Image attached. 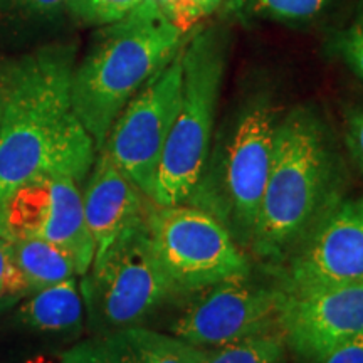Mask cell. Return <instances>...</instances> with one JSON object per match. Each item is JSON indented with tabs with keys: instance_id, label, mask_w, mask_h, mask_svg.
<instances>
[{
	"instance_id": "cell-18",
	"label": "cell",
	"mask_w": 363,
	"mask_h": 363,
	"mask_svg": "<svg viewBox=\"0 0 363 363\" xmlns=\"http://www.w3.org/2000/svg\"><path fill=\"white\" fill-rule=\"evenodd\" d=\"M66 11V0H0V38L29 35L56 24Z\"/></svg>"
},
{
	"instance_id": "cell-13",
	"label": "cell",
	"mask_w": 363,
	"mask_h": 363,
	"mask_svg": "<svg viewBox=\"0 0 363 363\" xmlns=\"http://www.w3.org/2000/svg\"><path fill=\"white\" fill-rule=\"evenodd\" d=\"M48 220L40 239L49 240L69 254L76 272L83 276L94 259V242L84 219L81 184L67 177L49 179Z\"/></svg>"
},
{
	"instance_id": "cell-22",
	"label": "cell",
	"mask_w": 363,
	"mask_h": 363,
	"mask_svg": "<svg viewBox=\"0 0 363 363\" xmlns=\"http://www.w3.org/2000/svg\"><path fill=\"white\" fill-rule=\"evenodd\" d=\"M33 293L13 261L9 240L0 235V313L19 305Z\"/></svg>"
},
{
	"instance_id": "cell-2",
	"label": "cell",
	"mask_w": 363,
	"mask_h": 363,
	"mask_svg": "<svg viewBox=\"0 0 363 363\" xmlns=\"http://www.w3.org/2000/svg\"><path fill=\"white\" fill-rule=\"evenodd\" d=\"M343 167L328 126L313 106L279 118L251 252L279 264L342 201Z\"/></svg>"
},
{
	"instance_id": "cell-4",
	"label": "cell",
	"mask_w": 363,
	"mask_h": 363,
	"mask_svg": "<svg viewBox=\"0 0 363 363\" xmlns=\"http://www.w3.org/2000/svg\"><path fill=\"white\" fill-rule=\"evenodd\" d=\"M229 51V33L219 26L199 30L185 44L180 104L158 163L155 206L189 202L207 169Z\"/></svg>"
},
{
	"instance_id": "cell-5",
	"label": "cell",
	"mask_w": 363,
	"mask_h": 363,
	"mask_svg": "<svg viewBox=\"0 0 363 363\" xmlns=\"http://www.w3.org/2000/svg\"><path fill=\"white\" fill-rule=\"evenodd\" d=\"M278 111L271 98L254 96L212 148L207 169L189 199L211 212L242 247L249 249L274 150Z\"/></svg>"
},
{
	"instance_id": "cell-26",
	"label": "cell",
	"mask_w": 363,
	"mask_h": 363,
	"mask_svg": "<svg viewBox=\"0 0 363 363\" xmlns=\"http://www.w3.org/2000/svg\"><path fill=\"white\" fill-rule=\"evenodd\" d=\"M7 67H9V61L0 57V118H2V111H4V101H6Z\"/></svg>"
},
{
	"instance_id": "cell-15",
	"label": "cell",
	"mask_w": 363,
	"mask_h": 363,
	"mask_svg": "<svg viewBox=\"0 0 363 363\" xmlns=\"http://www.w3.org/2000/svg\"><path fill=\"white\" fill-rule=\"evenodd\" d=\"M9 247L30 291L78 276L69 254L49 240L40 238L12 239L9 240Z\"/></svg>"
},
{
	"instance_id": "cell-20",
	"label": "cell",
	"mask_w": 363,
	"mask_h": 363,
	"mask_svg": "<svg viewBox=\"0 0 363 363\" xmlns=\"http://www.w3.org/2000/svg\"><path fill=\"white\" fill-rule=\"evenodd\" d=\"M61 363H131V353L125 333L121 331L99 335L76 345L62 355Z\"/></svg>"
},
{
	"instance_id": "cell-1",
	"label": "cell",
	"mask_w": 363,
	"mask_h": 363,
	"mask_svg": "<svg viewBox=\"0 0 363 363\" xmlns=\"http://www.w3.org/2000/svg\"><path fill=\"white\" fill-rule=\"evenodd\" d=\"M76 45L56 43L9 61L0 118V211L13 190L67 177L83 184L98 150L72 108Z\"/></svg>"
},
{
	"instance_id": "cell-23",
	"label": "cell",
	"mask_w": 363,
	"mask_h": 363,
	"mask_svg": "<svg viewBox=\"0 0 363 363\" xmlns=\"http://www.w3.org/2000/svg\"><path fill=\"white\" fill-rule=\"evenodd\" d=\"M335 44L342 61L363 83V13L340 33Z\"/></svg>"
},
{
	"instance_id": "cell-14",
	"label": "cell",
	"mask_w": 363,
	"mask_h": 363,
	"mask_svg": "<svg viewBox=\"0 0 363 363\" xmlns=\"http://www.w3.org/2000/svg\"><path fill=\"white\" fill-rule=\"evenodd\" d=\"M84 303L74 278L33 291L19 303L17 320L38 333H72L83 325Z\"/></svg>"
},
{
	"instance_id": "cell-11",
	"label": "cell",
	"mask_w": 363,
	"mask_h": 363,
	"mask_svg": "<svg viewBox=\"0 0 363 363\" xmlns=\"http://www.w3.org/2000/svg\"><path fill=\"white\" fill-rule=\"evenodd\" d=\"M278 325L286 347L306 363H321L363 331V283L286 294Z\"/></svg>"
},
{
	"instance_id": "cell-8",
	"label": "cell",
	"mask_w": 363,
	"mask_h": 363,
	"mask_svg": "<svg viewBox=\"0 0 363 363\" xmlns=\"http://www.w3.org/2000/svg\"><path fill=\"white\" fill-rule=\"evenodd\" d=\"M182 52L184 49L130 99L98 150L106 153L150 201L163 147L179 111L184 76Z\"/></svg>"
},
{
	"instance_id": "cell-6",
	"label": "cell",
	"mask_w": 363,
	"mask_h": 363,
	"mask_svg": "<svg viewBox=\"0 0 363 363\" xmlns=\"http://www.w3.org/2000/svg\"><path fill=\"white\" fill-rule=\"evenodd\" d=\"M79 289L98 337L142 326L158 308L182 294L158 259L147 220L131 225L94 256L81 276Z\"/></svg>"
},
{
	"instance_id": "cell-24",
	"label": "cell",
	"mask_w": 363,
	"mask_h": 363,
	"mask_svg": "<svg viewBox=\"0 0 363 363\" xmlns=\"http://www.w3.org/2000/svg\"><path fill=\"white\" fill-rule=\"evenodd\" d=\"M343 142L348 155L363 175V104H352L345 110Z\"/></svg>"
},
{
	"instance_id": "cell-3",
	"label": "cell",
	"mask_w": 363,
	"mask_h": 363,
	"mask_svg": "<svg viewBox=\"0 0 363 363\" xmlns=\"http://www.w3.org/2000/svg\"><path fill=\"white\" fill-rule=\"evenodd\" d=\"M190 39L158 0H143L123 19L103 26L74 67L72 108L101 150L113 123L145 83Z\"/></svg>"
},
{
	"instance_id": "cell-9",
	"label": "cell",
	"mask_w": 363,
	"mask_h": 363,
	"mask_svg": "<svg viewBox=\"0 0 363 363\" xmlns=\"http://www.w3.org/2000/svg\"><path fill=\"white\" fill-rule=\"evenodd\" d=\"M201 296L170 325V335L199 348H216L238 340L279 330L284 291L242 278L202 289Z\"/></svg>"
},
{
	"instance_id": "cell-27",
	"label": "cell",
	"mask_w": 363,
	"mask_h": 363,
	"mask_svg": "<svg viewBox=\"0 0 363 363\" xmlns=\"http://www.w3.org/2000/svg\"><path fill=\"white\" fill-rule=\"evenodd\" d=\"M194 2L201 7L203 16H208V13L217 11V7H219L224 0H194Z\"/></svg>"
},
{
	"instance_id": "cell-19",
	"label": "cell",
	"mask_w": 363,
	"mask_h": 363,
	"mask_svg": "<svg viewBox=\"0 0 363 363\" xmlns=\"http://www.w3.org/2000/svg\"><path fill=\"white\" fill-rule=\"evenodd\" d=\"M284 357V337L274 330L207 350L202 363H283Z\"/></svg>"
},
{
	"instance_id": "cell-17",
	"label": "cell",
	"mask_w": 363,
	"mask_h": 363,
	"mask_svg": "<svg viewBox=\"0 0 363 363\" xmlns=\"http://www.w3.org/2000/svg\"><path fill=\"white\" fill-rule=\"evenodd\" d=\"M128 342L131 363H202L206 348L194 347L184 340L136 326L123 331Z\"/></svg>"
},
{
	"instance_id": "cell-12",
	"label": "cell",
	"mask_w": 363,
	"mask_h": 363,
	"mask_svg": "<svg viewBox=\"0 0 363 363\" xmlns=\"http://www.w3.org/2000/svg\"><path fill=\"white\" fill-rule=\"evenodd\" d=\"M83 194L84 219L94 242V256L106 251L121 233L147 220L153 202L104 152H98Z\"/></svg>"
},
{
	"instance_id": "cell-25",
	"label": "cell",
	"mask_w": 363,
	"mask_h": 363,
	"mask_svg": "<svg viewBox=\"0 0 363 363\" xmlns=\"http://www.w3.org/2000/svg\"><path fill=\"white\" fill-rule=\"evenodd\" d=\"M321 363H363V331L335 348Z\"/></svg>"
},
{
	"instance_id": "cell-16",
	"label": "cell",
	"mask_w": 363,
	"mask_h": 363,
	"mask_svg": "<svg viewBox=\"0 0 363 363\" xmlns=\"http://www.w3.org/2000/svg\"><path fill=\"white\" fill-rule=\"evenodd\" d=\"M333 0H227V11L240 21L311 24L323 17Z\"/></svg>"
},
{
	"instance_id": "cell-7",
	"label": "cell",
	"mask_w": 363,
	"mask_h": 363,
	"mask_svg": "<svg viewBox=\"0 0 363 363\" xmlns=\"http://www.w3.org/2000/svg\"><path fill=\"white\" fill-rule=\"evenodd\" d=\"M158 259L182 294L251 274V259L229 229L192 203L155 206L147 217Z\"/></svg>"
},
{
	"instance_id": "cell-21",
	"label": "cell",
	"mask_w": 363,
	"mask_h": 363,
	"mask_svg": "<svg viewBox=\"0 0 363 363\" xmlns=\"http://www.w3.org/2000/svg\"><path fill=\"white\" fill-rule=\"evenodd\" d=\"M143 0H66V11L76 21L103 27L123 19Z\"/></svg>"
},
{
	"instance_id": "cell-10",
	"label": "cell",
	"mask_w": 363,
	"mask_h": 363,
	"mask_svg": "<svg viewBox=\"0 0 363 363\" xmlns=\"http://www.w3.org/2000/svg\"><path fill=\"white\" fill-rule=\"evenodd\" d=\"M363 283V194L342 199L291 254L281 289L303 294Z\"/></svg>"
}]
</instances>
